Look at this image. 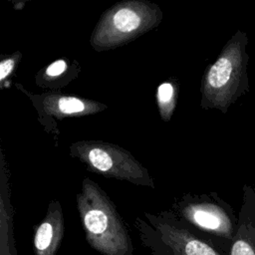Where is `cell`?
Wrapping results in <instances>:
<instances>
[{"label":"cell","mask_w":255,"mask_h":255,"mask_svg":"<svg viewBox=\"0 0 255 255\" xmlns=\"http://www.w3.org/2000/svg\"><path fill=\"white\" fill-rule=\"evenodd\" d=\"M76 204L88 244L102 255H133L130 233L114 201L93 179L85 177Z\"/></svg>","instance_id":"cell-1"},{"label":"cell","mask_w":255,"mask_h":255,"mask_svg":"<svg viewBox=\"0 0 255 255\" xmlns=\"http://www.w3.org/2000/svg\"><path fill=\"white\" fill-rule=\"evenodd\" d=\"M161 8L148 0H123L104 11L96 23L90 45L96 52L114 50L157 28Z\"/></svg>","instance_id":"cell-2"},{"label":"cell","mask_w":255,"mask_h":255,"mask_svg":"<svg viewBox=\"0 0 255 255\" xmlns=\"http://www.w3.org/2000/svg\"><path fill=\"white\" fill-rule=\"evenodd\" d=\"M140 244L150 255H223L170 210L143 212L134 219Z\"/></svg>","instance_id":"cell-3"},{"label":"cell","mask_w":255,"mask_h":255,"mask_svg":"<svg viewBox=\"0 0 255 255\" xmlns=\"http://www.w3.org/2000/svg\"><path fill=\"white\" fill-rule=\"evenodd\" d=\"M70 156L82 162L87 170L107 178L154 188L147 168L128 149L104 140H78L69 146Z\"/></svg>","instance_id":"cell-4"},{"label":"cell","mask_w":255,"mask_h":255,"mask_svg":"<svg viewBox=\"0 0 255 255\" xmlns=\"http://www.w3.org/2000/svg\"><path fill=\"white\" fill-rule=\"evenodd\" d=\"M15 87L31 102L36 111L38 122L43 129L50 134L58 146L60 137L59 122L96 115L109 109L105 103L62 92H43L35 94L24 88L20 83Z\"/></svg>","instance_id":"cell-5"},{"label":"cell","mask_w":255,"mask_h":255,"mask_svg":"<svg viewBox=\"0 0 255 255\" xmlns=\"http://www.w3.org/2000/svg\"><path fill=\"white\" fill-rule=\"evenodd\" d=\"M169 209L198 235L231 237L232 225L229 216L221 205L207 195L185 193L174 198Z\"/></svg>","instance_id":"cell-6"},{"label":"cell","mask_w":255,"mask_h":255,"mask_svg":"<svg viewBox=\"0 0 255 255\" xmlns=\"http://www.w3.org/2000/svg\"><path fill=\"white\" fill-rule=\"evenodd\" d=\"M237 76V53L233 46H228L203 74L200 88L201 107L204 109L226 107L234 92Z\"/></svg>","instance_id":"cell-7"},{"label":"cell","mask_w":255,"mask_h":255,"mask_svg":"<svg viewBox=\"0 0 255 255\" xmlns=\"http://www.w3.org/2000/svg\"><path fill=\"white\" fill-rule=\"evenodd\" d=\"M65 233L64 212L59 200L52 199L47 212L35 227L34 255H56Z\"/></svg>","instance_id":"cell-8"},{"label":"cell","mask_w":255,"mask_h":255,"mask_svg":"<svg viewBox=\"0 0 255 255\" xmlns=\"http://www.w3.org/2000/svg\"><path fill=\"white\" fill-rule=\"evenodd\" d=\"M82 66L76 59L61 57L41 68L35 75V84L45 92H61L78 79Z\"/></svg>","instance_id":"cell-9"},{"label":"cell","mask_w":255,"mask_h":255,"mask_svg":"<svg viewBox=\"0 0 255 255\" xmlns=\"http://www.w3.org/2000/svg\"><path fill=\"white\" fill-rule=\"evenodd\" d=\"M178 82L175 78H169L161 82L155 92V101L160 119L167 123L171 120L178 98Z\"/></svg>","instance_id":"cell-10"},{"label":"cell","mask_w":255,"mask_h":255,"mask_svg":"<svg viewBox=\"0 0 255 255\" xmlns=\"http://www.w3.org/2000/svg\"><path fill=\"white\" fill-rule=\"evenodd\" d=\"M22 53L16 51L12 54L2 55L0 60V89H6L10 87L11 77L17 70L20 61L22 60Z\"/></svg>","instance_id":"cell-11"},{"label":"cell","mask_w":255,"mask_h":255,"mask_svg":"<svg viewBox=\"0 0 255 255\" xmlns=\"http://www.w3.org/2000/svg\"><path fill=\"white\" fill-rule=\"evenodd\" d=\"M230 255H255V251L247 241L237 239L231 247Z\"/></svg>","instance_id":"cell-12"}]
</instances>
